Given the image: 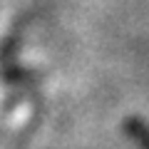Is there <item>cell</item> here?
I'll return each instance as SVG.
<instances>
[{"label":"cell","mask_w":149,"mask_h":149,"mask_svg":"<svg viewBox=\"0 0 149 149\" xmlns=\"http://www.w3.org/2000/svg\"><path fill=\"white\" fill-rule=\"evenodd\" d=\"M122 132L127 134V139L132 144H137L139 149H149V122L147 119L129 114L122 122Z\"/></svg>","instance_id":"6da1fadb"},{"label":"cell","mask_w":149,"mask_h":149,"mask_svg":"<svg viewBox=\"0 0 149 149\" xmlns=\"http://www.w3.org/2000/svg\"><path fill=\"white\" fill-rule=\"evenodd\" d=\"M0 77L10 85H30V82H37L40 74L30 67H22V65H13V62H3L0 67Z\"/></svg>","instance_id":"7a4b0ae2"},{"label":"cell","mask_w":149,"mask_h":149,"mask_svg":"<svg viewBox=\"0 0 149 149\" xmlns=\"http://www.w3.org/2000/svg\"><path fill=\"white\" fill-rule=\"evenodd\" d=\"M22 42V35H17V32H13L10 37H8V42L0 47V60L3 62H8V60H13L15 57V50H17V45Z\"/></svg>","instance_id":"3957f363"}]
</instances>
